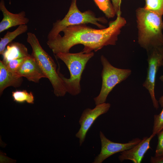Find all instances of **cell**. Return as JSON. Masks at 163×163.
<instances>
[{"label":"cell","mask_w":163,"mask_h":163,"mask_svg":"<svg viewBox=\"0 0 163 163\" xmlns=\"http://www.w3.org/2000/svg\"><path fill=\"white\" fill-rule=\"evenodd\" d=\"M110 106V103L105 102L96 105L92 109H85L83 111L79 120L80 127L75 134L80 145L84 142L87 133L94 121L99 116L107 112Z\"/></svg>","instance_id":"cell-8"},{"label":"cell","mask_w":163,"mask_h":163,"mask_svg":"<svg viewBox=\"0 0 163 163\" xmlns=\"http://www.w3.org/2000/svg\"><path fill=\"white\" fill-rule=\"evenodd\" d=\"M156 135L158 140L155 156L163 157V129L158 133Z\"/></svg>","instance_id":"cell-21"},{"label":"cell","mask_w":163,"mask_h":163,"mask_svg":"<svg viewBox=\"0 0 163 163\" xmlns=\"http://www.w3.org/2000/svg\"><path fill=\"white\" fill-rule=\"evenodd\" d=\"M162 66H163V61ZM160 79L163 82V75L160 76ZM158 102L161 107H163V95L159 98Z\"/></svg>","instance_id":"cell-24"},{"label":"cell","mask_w":163,"mask_h":163,"mask_svg":"<svg viewBox=\"0 0 163 163\" xmlns=\"http://www.w3.org/2000/svg\"><path fill=\"white\" fill-rule=\"evenodd\" d=\"M0 10L3 15L0 22V33L13 27L27 24L29 22V19L26 17L24 11L16 14L10 12L6 8L3 0H1L0 2Z\"/></svg>","instance_id":"cell-11"},{"label":"cell","mask_w":163,"mask_h":163,"mask_svg":"<svg viewBox=\"0 0 163 163\" xmlns=\"http://www.w3.org/2000/svg\"><path fill=\"white\" fill-rule=\"evenodd\" d=\"M76 2L77 0H72L65 17L62 20H58L53 23L52 28L48 34L47 40L55 38L64 29L71 25L90 23L100 29L106 28L105 26L100 23L107 22L104 17H96L93 12L90 10L82 12L77 7Z\"/></svg>","instance_id":"cell-5"},{"label":"cell","mask_w":163,"mask_h":163,"mask_svg":"<svg viewBox=\"0 0 163 163\" xmlns=\"http://www.w3.org/2000/svg\"><path fill=\"white\" fill-rule=\"evenodd\" d=\"M22 77H18L16 74L9 71L2 60H0V94L8 87L17 88L20 86L23 82Z\"/></svg>","instance_id":"cell-14"},{"label":"cell","mask_w":163,"mask_h":163,"mask_svg":"<svg viewBox=\"0 0 163 163\" xmlns=\"http://www.w3.org/2000/svg\"><path fill=\"white\" fill-rule=\"evenodd\" d=\"M100 58L103 66L101 74L102 83L99 95L94 98L96 105L105 103L113 88L126 80L131 73L130 69H121L113 66L103 55Z\"/></svg>","instance_id":"cell-6"},{"label":"cell","mask_w":163,"mask_h":163,"mask_svg":"<svg viewBox=\"0 0 163 163\" xmlns=\"http://www.w3.org/2000/svg\"><path fill=\"white\" fill-rule=\"evenodd\" d=\"M155 136L152 134L149 137H144L132 148L120 152L118 157L119 160L121 162L129 160L134 163H140L145 153L151 148L150 142Z\"/></svg>","instance_id":"cell-10"},{"label":"cell","mask_w":163,"mask_h":163,"mask_svg":"<svg viewBox=\"0 0 163 163\" xmlns=\"http://www.w3.org/2000/svg\"><path fill=\"white\" fill-rule=\"evenodd\" d=\"M163 129V108L161 112L154 116L152 134L156 135Z\"/></svg>","instance_id":"cell-19"},{"label":"cell","mask_w":163,"mask_h":163,"mask_svg":"<svg viewBox=\"0 0 163 163\" xmlns=\"http://www.w3.org/2000/svg\"><path fill=\"white\" fill-rule=\"evenodd\" d=\"M145 9L158 15H163V0H145Z\"/></svg>","instance_id":"cell-18"},{"label":"cell","mask_w":163,"mask_h":163,"mask_svg":"<svg viewBox=\"0 0 163 163\" xmlns=\"http://www.w3.org/2000/svg\"><path fill=\"white\" fill-rule=\"evenodd\" d=\"M93 0L108 18H113L116 15L113 5L110 0Z\"/></svg>","instance_id":"cell-16"},{"label":"cell","mask_w":163,"mask_h":163,"mask_svg":"<svg viewBox=\"0 0 163 163\" xmlns=\"http://www.w3.org/2000/svg\"><path fill=\"white\" fill-rule=\"evenodd\" d=\"M116 15L119 12H121L120 6L122 0H111Z\"/></svg>","instance_id":"cell-22"},{"label":"cell","mask_w":163,"mask_h":163,"mask_svg":"<svg viewBox=\"0 0 163 163\" xmlns=\"http://www.w3.org/2000/svg\"><path fill=\"white\" fill-rule=\"evenodd\" d=\"M150 162L151 163H163V157L151 156Z\"/></svg>","instance_id":"cell-23"},{"label":"cell","mask_w":163,"mask_h":163,"mask_svg":"<svg viewBox=\"0 0 163 163\" xmlns=\"http://www.w3.org/2000/svg\"><path fill=\"white\" fill-rule=\"evenodd\" d=\"M99 136L101 143L100 153L94 159L93 163H102L110 156L132 148L138 143L141 139L138 138L133 139L126 143L113 142L108 139L101 131Z\"/></svg>","instance_id":"cell-9"},{"label":"cell","mask_w":163,"mask_h":163,"mask_svg":"<svg viewBox=\"0 0 163 163\" xmlns=\"http://www.w3.org/2000/svg\"><path fill=\"white\" fill-rule=\"evenodd\" d=\"M27 57L12 60L5 65L9 71L13 74H16V72Z\"/></svg>","instance_id":"cell-20"},{"label":"cell","mask_w":163,"mask_h":163,"mask_svg":"<svg viewBox=\"0 0 163 163\" xmlns=\"http://www.w3.org/2000/svg\"><path fill=\"white\" fill-rule=\"evenodd\" d=\"M147 52L148 67L146 77L143 86L148 91L153 106L157 110L159 107V104L155 95V82L158 71L162 65L163 47L153 49Z\"/></svg>","instance_id":"cell-7"},{"label":"cell","mask_w":163,"mask_h":163,"mask_svg":"<svg viewBox=\"0 0 163 163\" xmlns=\"http://www.w3.org/2000/svg\"><path fill=\"white\" fill-rule=\"evenodd\" d=\"M18 77H24L29 81L38 83L46 76L31 55L27 57L16 73Z\"/></svg>","instance_id":"cell-12"},{"label":"cell","mask_w":163,"mask_h":163,"mask_svg":"<svg viewBox=\"0 0 163 163\" xmlns=\"http://www.w3.org/2000/svg\"><path fill=\"white\" fill-rule=\"evenodd\" d=\"M118 13L116 19L109 22L108 27L97 29L88 26L86 24L71 25L64 29L63 36L59 34L55 38L47 40V45L55 54L69 52L73 46L83 45L82 51L96 52L108 45H115L121 30L126 23L125 18Z\"/></svg>","instance_id":"cell-1"},{"label":"cell","mask_w":163,"mask_h":163,"mask_svg":"<svg viewBox=\"0 0 163 163\" xmlns=\"http://www.w3.org/2000/svg\"><path fill=\"white\" fill-rule=\"evenodd\" d=\"M12 96L14 101L18 103L26 101L29 104L34 103V97L31 92L28 93L26 90L16 91L12 92Z\"/></svg>","instance_id":"cell-17"},{"label":"cell","mask_w":163,"mask_h":163,"mask_svg":"<svg viewBox=\"0 0 163 163\" xmlns=\"http://www.w3.org/2000/svg\"><path fill=\"white\" fill-rule=\"evenodd\" d=\"M27 41L30 45L31 55L43 73L50 82L54 94L63 97L67 92L63 82L56 70V65L52 57L41 46L38 39L34 33L29 32Z\"/></svg>","instance_id":"cell-3"},{"label":"cell","mask_w":163,"mask_h":163,"mask_svg":"<svg viewBox=\"0 0 163 163\" xmlns=\"http://www.w3.org/2000/svg\"><path fill=\"white\" fill-rule=\"evenodd\" d=\"M28 29L27 24H22L14 31H8L3 37L0 38V54L2 55L7 45L19 35L24 33Z\"/></svg>","instance_id":"cell-15"},{"label":"cell","mask_w":163,"mask_h":163,"mask_svg":"<svg viewBox=\"0 0 163 163\" xmlns=\"http://www.w3.org/2000/svg\"><path fill=\"white\" fill-rule=\"evenodd\" d=\"M30 55L24 44L18 42H11L7 45L2 55V61L5 65L12 60L27 57Z\"/></svg>","instance_id":"cell-13"},{"label":"cell","mask_w":163,"mask_h":163,"mask_svg":"<svg viewBox=\"0 0 163 163\" xmlns=\"http://www.w3.org/2000/svg\"><path fill=\"white\" fill-rule=\"evenodd\" d=\"M94 55L92 51L85 53L82 51L75 53H59L55 54L56 58L65 63L69 71L70 77L67 78L64 77L59 69L57 70L67 92L73 96L80 93V82L82 73L88 62Z\"/></svg>","instance_id":"cell-4"},{"label":"cell","mask_w":163,"mask_h":163,"mask_svg":"<svg viewBox=\"0 0 163 163\" xmlns=\"http://www.w3.org/2000/svg\"><path fill=\"white\" fill-rule=\"evenodd\" d=\"M136 14L139 45L146 51L163 47L162 16L143 7L137 8Z\"/></svg>","instance_id":"cell-2"}]
</instances>
